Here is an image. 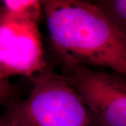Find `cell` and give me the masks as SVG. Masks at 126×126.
Masks as SVG:
<instances>
[{
  "instance_id": "7a4b0ae2",
  "label": "cell",
  "mask_w": 126,
  "mask_h": 126,
  "mask_svg": "<svg viewBox=\"0 0 126 126\" xmlns=\"http://www.w3.org/2000/svg\"><path fill=\"white\" fill-rule=\"evenodd\" d=\"M32 79L28 97L7 104L3 117L20 126H93L86 104L64 75L46 66Z\"/></svg>"
},
{
  "instance_id": "5b68a950",
  "label": "cell",
  "mask_w": 126,
  "mask_h": 126,
  "mask_svg": "<svg viewBox=\"0 0 126 126\" xmlns=\"http://www.w3.org/2000/svg\"><path fill=\"white\" fill-rule=\"evenodd\" d=\"M1 10L11 16L39 23L43 14L41 1L4 0L0 1Z\"/></svg>"
},
{
  "instance_id": "6da1fadb",
  "label": "cell",
  "mask_w": 126,
  "mask_h": 126,
  "mask_svg": "<svg viewBox=\"0 0 126 126\" xmlns=\"http://www.w3.org/2000/svg\"><path fill=\"white\" fill-rule=\"evenodd\" d=\"M41 2L51 44L66 65L107 67L126 76V35L94 2Z\"/></svg>"
},
{
  "instance_id": "52a82bcc",
  "label": "cell",
  "mask_w": 126,
  "mask_h": 126,
  "mask_svg": "<svg viewBox=\"0 0 126 126\" xmlns=\"http://www.w3.org/2000/svg\"><path fill=\"white\" fill-rule=\"evenodd\" d=\"M17 88L9 79L0 78V105L16 99Z\"/></svg>"
},
{
  "instance_id": "3957f363",
  "label": "cell",
  "mask_w": 126,
  "mask_h": 126,
  "mask_svg": "<svg viewBox=\"0 0 126 126\" xmlns=\"http://www.w3.org/2000/svg\"><path fill=\"white\" fill-rule=\"evenodd\" d=\"M64 75L86 104L93 126H126V81L116 73L66 65Z\"/></svg>"
},
{
  "instance_id": "277c9868",
  "label": "cell",
  "mask_w": 126,
  "mask_h": 126,
  "mask_svg": "<svg viewBox=\"0 0 126 126\" xmlns=\"http://www.w3.org/2000/svg\"><path fill=\"white\" fill-rule=\"evenodd\" d=\"M46 66L39 23L11 16L0 7V78L32 79Z\"/></svg>"
},
{
  "instance_id": "8992f818",
  "label": "cell",
  "mask_w": 126,
  "mask_h": 126,
  "mask_svg": "<svg viewBox=\"0 0 126 126\" xmlns=\"http://www.w3.org/2000/svg\"><path fill=\"white\" fill-rule=\"evenodd\" d=\"M93 2L126 35V0H99Z\"/></svg>"
},
{
  "instance_id": "ba28073f",
  "label": "cell",
  "mask_w": 126,
  "mask_h": 126,
  "mask_svg": "<svg viewBox=\"0 0 126 126\" xmlns=\"http://www.w3.org/2000/svg\"><path fill=\"white\" fill-rule=\"evenodd\" d=\"M0 126H20L17 125V124H15L12 122L9 121V120L6 119L3 116L0 117Z\"/></svg>"
}]
</instances>
